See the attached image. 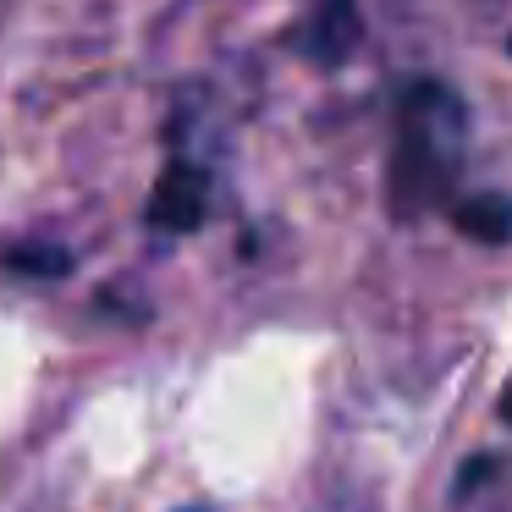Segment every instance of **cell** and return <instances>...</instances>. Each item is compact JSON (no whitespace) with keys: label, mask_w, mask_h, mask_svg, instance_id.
Listing matches in <instances>:
<instances>
[{"label":"cell","mask_w":512,"mask_h":512,"mask_svg":"<svg viewBox=\"0 0 512 512\" xmlns=\"http://www.w3.org/2000/svg\"><path fill=\"white\" fill-rule=\"evenodd\" d=\"M358 45V6L353 0H314L298 23V50L320 67H342Z\"/></svg>","instance_id":"obj_3"},{"label":"cell","mask_w":512,"mask_h":512,"mask_svg":"<svg viewBox=\"0 0 512 512\" xmlns=\"http://www.w3.org/2000/svg\"><path fill=\"white\" fill-rule=\"evenodd\" d=\"M452 226L468 232L474 243H512V199L507 193H468V199L452 204Z\"/></svg>","instance_id":"obj_4"},{"label":"cell","mask_w":512,"mask_h":512,"mask_svg":"<svg viewBox=\"0 0 512 512\" xmlns=\"http://www.w3.org/2000/svg\"><path fill=\"white\" fill-rule=\"evenodd\" d=\"M501 419L512 424V386H507V397H501Z\"/></svg>","instance_id":"obj_6"},{"label":"cell","mask_w":512,"mask_h":512,"mask_svg":"<svg viewBox=\"0 0 512 512\" xmlns=\"http://www.w3.org/2000/svg\"><path fill=\"white\" fill-rule=\"evenodd\" d=\"M468 144V111L446 83H413L397 105L386 160V210L397 221L441 210L457 182V160Z\"/></svg>","instance_id":"obj_1"},{"label":"cell","mask_w":512,"mask_h":512,"mask_svg":"<svg viewBox=\"0 0 512 512\" xmlns=\"http://www.w3.org/2000/svg\"><path fill=\"white\" fill-rule=\"evenodd\" d=\"M0 265L12 270V276H39V281H56L72 270V254L56 243H12L0 248Z\"/></svg>","instance_id":"obj_5"},{"label":"cell","mask_w":512,"mask_h":512,"mask_svg":"<svg viewBox=\"0 0 512 512\" xmlns=\"http://www.w3.org/2000/svg\"><path fill=\"white\" fill-rule=\"evenodd\" d=\"M210 221V177L193 160H171L149 193V226L166 237H188Z\"/></svg>","instance_id":"obj_2"}]
</instances>
